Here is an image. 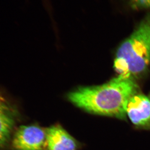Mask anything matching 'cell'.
<instances>
[{"label": "cell", "mask_w": 150, "mask_h": 150, "mask_svg": "<svg viewBox=\"0 0 150 150\" xmlns=\"http://www.w3.org/2000/svg\"><path fill=\"white\" fill-rule=\"evenodd\" d=\"M139 92L136 80L117 76L101 85L78 87L68 93L67 98L90 114L125 120L129 100Z\"/></svg>", "instance_id": "6da1fadb"}, {"label": "cell", "mask_w": 150, "mask_h": 150, "mask_svg": "<svg viewBox=\"0 0 150 150\" xmlns=\"http://www.w3.org/2000/svg\"><path fill=\"white\" fill-rule=\"evenodd\" d=\"M150 65V15L140 22L130 36L117 48L114 68L117 76L137 79Z\"/></svg>", "instance_id": "7a4b0ae2"}, {"label": "cell", "mask_w": 150, "mask_h": 150, "mask_svg": "<svg viewBox=\"0 0 150 150\" xmlns=\"http://www.w3.org/2000/svg\"><path fill=\"white\" fill-rule=\"evenodd\" d=\"M12 145L16 150H44L46 129L36 125L21 126L15 133Z\"/></svg>", "instance_id": "3957f363"}, {"label": "cell", "mask_w": 150, "mask_h": 150, "mask_svg": "<svg viewBox=\"0 0 150 150\" xmlns=\"http://www.w3.org/2000/svg\"><path fill=\"white\" fill-rule=\"evenodd\" d=\"M126 113L134 127L150 130V94L139 92L134 95L129 100Z\"/></svg>", "instance_id": "277c9868"}, {"label": "cell", "mask_w": 150, "mask_h": 150, "mask_svg": "<svg viewBox=\"0 0 150 150\" xmlns=\"http://www.w3.org/2000/svg\"><path fill=\"white\" fill-rule=\"evenodd\" d=\"M47 150H80L82 144L60 125L46 129Z\"/></svg>", "instance_id": "5b68a950"}, {"label": "cell", "mask_w": 150, "mask_h": 150, "mask_svg": "<svg viewBox=\"0 0 150 150\" xmlns=\"http://www.w3.org/2000/svg\"><path fill=\"white\" fill-rule=\"evenodd\" d=\"M19 116L16 106L0 93V147L8 142Z\"/></svg>", "instance_id": "8992f818"}, {"label": "cell", "mask_w": 150, "mask_h": 150, "mask_svg": "<svg viewBox=\"0 0 150 150\" xmlns=\"http://www.w3.org/2000/svg\"><path fill=\"white\" fill-rule=\"evenodd\" d=\"M132 6L137 8H150V0H129Z\"/></svg>", "instance_id": "52a82bcc"}]
</instances>
